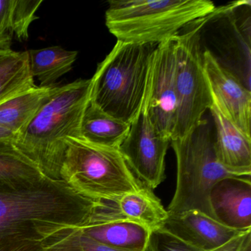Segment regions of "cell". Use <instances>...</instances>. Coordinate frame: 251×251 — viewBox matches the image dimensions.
<instances>
[{
	"label": "cell",
	"mask_w": 251,
	"mask_h": 251,
	"mask_svg": "<svg viewBox=\"0 0 251 251\" xmlns=\"http://www.w3.org/2000/svg\"><path fill=\"white\" fill-rule=\"evenodd\" d=\"M125 219L117 201L87 198L63 180L0 183V245Z\"/></svg>",
	"instance_id": "6da1fadb"
},
{
	"label": "cell",
	"mask_w": 251,
	"mask_h": 251,
	"mask_svg": "<svg viewBox=\"0 0 251 251\" xmlns=\"http://www.w3.org/2000/svg\"><path fill=\"white\" fill-rule=\"evenodd\" d=\"M92 79L62 85L41 108L14 146L45 177L61 180L70 138H80L82 119L90 100Z\"/></svg>",
	"instance_id": "7a4b0ae2"
},
{
	"label": "cell",
	"mask_w": 251,
	"mask_h": 251,
	"mask_svg": "<svg viewBox=\"0 0 251 251\" xmlns=\"http://www.w3.org/2000/svg\"><path fill=\"white\" fill-rule=\"evenodd\" d=\"M170 145L177 160V183L168 215L197 211L215 220L209 201L214 185L226 177L251 178L218 161L214 123L208 119H202L185 137L171 140Z\"/></svg>",
	"instance_id": "3957f363"
},
{
	"label": "cell",
	"mask_w": 251,
	"mask_h": 251,
	"mask_svg": "<svg viewBox=\"0 0 251 251\" xmlns=\"http://www.w3.org/2000/svg\"><path fill=\"white\" fill-rule=\"evenodd\" d=\"M215 10L208 0H110L105 25L120 42L158 45Z\"/></svg>",
	"instance_id": "277c9868"
},
{
	"label": "cell",
	"mask_w": 251,
	"mask_h": 251,
	"mask_svg": "<svg viewBox=\"0 0 251 251\" xmlns=\"http://www.w3.org/2000/svg\"><path fill=\"white\" fill-rule=\"evenodd\" d=\"M157 46L117 41L91 78V102L111 117L131 124L145 99Z\"/></svg>",
	"instance_id": "5b68a950"
},
{
	"label": "cell",
	"mask_w": 251,
	"mask_h": 251,
	"mask_svg": "<svg viewBox=\"0 0 251 251\" xmlns=\"http://www.w3.org/2000/svg\"><path fill=\"white\" fill-rule=\"evenodd\" d=\"M61 180L92 199L117 201L145 185L133 174L119 150L70 138L61 170Z\"/></svg>",
	"instance_id": "8992f818"
},
{
	"label": "cell",
	"mask_w": 251,
	"mask_h": 251,
	"mask_svg": "<svg viewBox=\"0 0 251 251\" xmlns=\"http://www.w3.org/2000/svg\"><path fill=\"white\" fill-rule=\"evenodd\" d=\"M205 17L191 23L176 36L177 108L171 140L185 137L201 123L212 104L201 44Z\"/></svg>",
	"instance_id": "52a82bcc"
},
{
	"label": "cell",
	"mask_w": 251,
	"mask_h": 251,
	"mask_svg": "<svg viewBox=\"0 0 251 251\" xmlns=\"http://www.w3.org/2000/svg\"><path fill=\"white\" fill-rule=\"evenodd\" d=\"M170 142L152 124L143 101L119 151L133 174L153 190L165 180V158Z\"/></svg>",
	"instance_id": "ba28073f"
},
{
	"label": "cell",
	"mask_w": 251,
	"mask_h": 251,
	"mask_svg": "<svg viewBox=\"0 0 251 251\" xmlns=\"http://www.w3.org/2000/svg\"><path fill=\"white\" fill-rule=\"evenodd\" d=\"M176 36L160 44L152 54L145 101L155 128L171 139L177 108Z\"/></svg>",
	"instance_id": "9c48e42d"
},
{
	"label": "cell",
	"mask_w": 251,
	"mask_h": 251,
	"mask_svg": "<svg viewBox=\"0 0 251 251\" xmlns=\"http://www.w3.org/2000/svg\"><path fill=\"white\" fill-rule=\"evenodd\" d=\"M202 58L212 100L230 122L251 138V90L208 50H203Z\"/></svg>",
	"instance_id": "30bf717a"
},
{
	"label": "cell",
	"mask_w": 251,
	"mask_h": 251,
	"mask_svg": "<svg viewBox=\"0 0 251 251\" xmlns=\"http://www.w3.org/2000/svg\"><path fill=\"white\" fill-rule=\"evenodd\" d=\"M161 228L202 251H212L251 230H234L203 213L189 211L168 215Z\"/></svg>",
	"instance_id": "8fae6325"
},
{
	"label": "cell",
	"mask_w": 251,
	"mask_h": 251,
	"mask_svg": "<svg viewBox=\"0 0 251 251\" xmlns=\"http://www.w3.org/2000/svg\"><path fill=\"white\" fill-rule=\"evenodd\" d=\"M214 218L234 230H251V178L226 177L210 193Z\"/></svg>",
	"instance_id": "7c38bea8"
},
{
	"label": "cell",
	"mask_w": 251,
	"mask_h": 251,
	"mask_svg": "<svg viewBox=\"0 0 251 251\" xmlns=\"http://www.w3.org/2000/svg\"><path fill=\"white\" fill-rule=\"evenodd\" d=\"M209 111L215 130L217 159L227 169L251 176V138L230 122L213 100Z\"/></svg>",
	"instance_id": "4fadbf2b"
},
{
	"label": "cell",
	"mask_w": 251,
	"mask_h": 251,
	"mask_svg": "<svg viewBox=\"0 0 251 251\" xmlns=\"http://www.w3.org/2000/svg\"><path fill=\"white\" fill-rule=\"evenodd\" d=\"M60 85L37 86L0 104V127L18 136L41 108L59 90Z\"/></svg>",
	"instance_id": "5bb4252c"
},
{
	"label": "cell",
	"mask_w": 251,
	"mask_h": 251,
	"mask_svg": "<svg viewBox=\"0 0 251 251\" xmlns=\"http://www.w3.org/2000/svg\"><path fill=\"white\" fill-rule=\"evenodd\" d=\"M98 243L126 251H145L149 248L151 231L129 220H117L79 228Z\"/></svg>",
	"instance_id": "9a60e30c"
},
{
	"label": "cell",
	"mask_w": 251,
	"mask_h": 251,
	"mask_svg": "<svg viewBox=\"0 0 251 251\" xmlns=\"http://www.w3.org/2000/svg\"><path fill=\"white\" fill-rule=\"evenodd\" d=\"M130 125L111 117L89 100L82 119L80 135L89 143L119 150Z\"/></svg>",
	"instance_id": "2e32d148"
},
{
	"label": "cell",
	"mask_w": 251,
	"mask_h": 251,
	"mask_svg": "<svg viewBox=\"0 0 251 251\" xmlns=\"http://www.w3.org/2000/svg\"><path fill=\"white\" fill-rule=\"evenodd\" d=\"M117 202L120 212L127 220L142 225L151 231L161 228L168 217L161 201L145 186L123 195Z\"/></svg>",
	"instance_id": "e0dca14e"
},
{
	"label": "cell",
	"mask_w": 251,
	"mask_h": 251,
	"mask_svg": "<svg viewBox=\"0 0 251 251\" xmlns=\"http://www.w3.org/2000/svg\"><path fill=\"white\" fill-rule=\"evenodd\" d=\"M29 67L40 86L55 84L60 77L71 71L77 59V51H69L59 46L27 50Z\"/></svg>",
	"instance_id": "ac0fdd59"
},
{
	"label": "cell",
	"mask_w": 251,
	"mask_h": 251,
	"mask_svg": "<svg viewBox=\"0 0 251 251\" xmlns=\"http://www.w3.org/2000/svg\"><path fill=\"white\" fill-rule=\"evenodd\" d=\"M36 86L27 51L15 52L0 63V104Z\"/></svg>",
	"instance_id": "d6986e66"
},
{
	"label": "cell",
	"mask_w": 251,
	"mask_h": 251,
	"mask_svg": "<svg viewBox=\"0 0 251 251\" xmlns=\"http://www.w3.org/2000/svg\"><path fill=\"white\" fill-rule=\"evenodd\" d=\"M44 177L14 144L0 143V183H17Z\"/></svg>",
	"instance_id": "ffe728a7"
},
{
	"label": "cell",
	"mask_w": 251,
	"mask_h": 251,
	"mask_svg": "<svg viewBox=\"0 0 251 251\" xmlns=\"http://www.w3.org/2000/svg\"><path fill=\"white\" fill-rule=\"evenodd\" d=\"M43 0H15L13 13V35L18 40L25 41L29 37V27L37 20L36 11Z\"/></svg>",
	"instance_id": "44dd1931"
},
{
	"label": "cell",
	"mask_w": 251,
	"mask_h": 251,
	"mask_svg": "<svg viewBox=\"0 0 251 251\" xmlns=\"http://www.w3.org/2000/svg\"><path fill=\"white\" fill-rule=\"evenodd\" d=\"M149 248L151 251H202L163 228L151 231Z\"/></svg>",
	"instance_id": "7402d4cb"
},
{
	"label": "cell",
	"mask_w": 251,
	"mask_h": 251,
	"mask_svg": "<svg viewBox=\"0 0 251 251\" xmlns=\"http://www.w3.org/2000/svg\"><path fill=\"white\" fill-rule=\"evenodd\" d=\"M15 0H0V47L11 48Z\"/></svg>",
	"instance_id": "603a6c76"
},
{
	"label": "cell",
	"mask_w": 251,
	"mask_h": 251,
	"mask_svg": "<svg viewBox=\"0 0 251 251\" xmlns=\"http://www.w3.org/2000/svg\"><path fill=\"white\" fill-rule=\"evenodd\" d=\"M75 229L59 232L44 241V251H84L75 236Z\"/></svg>",
	"instance_id": "cb8c5ba5"
},
{
	"label": "cell",
	"mask_w": 251,
	"mask_h": 251,
	"mask_svg": "<svg viewBox=\"0 0 251 251\" xmlns=\"http://www.w3.org/2000/svg\"><path fill=\"white\" fill-rule=\"evenodd\" d=\"M75 236L76 240L79 244L82 249L84 251H126L123 250L117 249V248H111V247L105 246L102 244L95 242L91 238L88 237L86 235L80 232L79 228L75 230ZM145 251H151L150 248Z\"/></svg>",
	"instance_id": "d4e9b609"
},
{
	"label": "cell",
	"mask_w": 251,
	"mask_h": 251,
	"mask_svg": "<svg viewBox=\"0 0 251 251\" xmlns=\"http://www.w3.org/2000/svg\"><path fill=\"white\" fill-rule=\"evenodd\" d=\"M251 246V231L239 235L227 243L212 251H246Z\"/></svg>",
	"instance_id": "484cf974"
},
{
	"label": "cell",
	"mask_w": 251,
	"mask_h": 251,
	"mask_svg": "<svg viewBox=\"0 0 251 251\" xmlns=\"http://www.w3.org/2000/svg\"><path fill=\"white\" fill-rule=\"evenodd\" d=\"M0 251H44L43 242H19L0 245Z\"/></svg>",
	"instance_id": "4316f807"
},
{
	"label": "cell",
	"mask_w": 251,
	"mask_h": 251,
	"mask_svg": "<svg viewBox=\"0 0 251 251\" xmlns=\"http://www.w3.org/2000/svg\"><path fill=\"white\" fill-rule=\"evenodd\" d=\"M17 136L12 132L0 127V143H15Z\"/></svg>",
	"instance_id": "83f0119b"
},
{
	"label": "cell",
	"mask_w": 251,
	"mask_h": 251,
	"mask_svg": "<svg viewBox=\"0 0 251 251\" xmlns=\"http://www.w3.org/2000/svg\"><path fill=\"white\" fill-rule=\"evenodd\" d=\"M15 52L16 51L13 50L11 48L0 47V63L15 53Z\"/></svg>",
	"instance_id": "f1b7e54d"
},
{
	"label": "cell",
	"mask_w": 251,
	"mask_h": 251,
	"mask_svg": "<svg viewBox=\"0 0 251 251\" xmlns=\"http://www.w3.org/2000/svg\"><path fill=\"white\" fill-rule=\"evenodd\" d=\"M246 251H251V246H250L249 248L247 249Z\"/></svg>",
	"instance_id": "f546056e"
}]
</instances>
